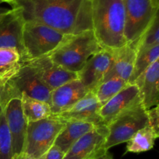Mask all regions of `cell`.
Listing matches in <instances>:
<instances>
[{
    "label": "cell",
    "mask_w": 159,
    "mask_h": 159,
    "mask_svg": "<svg viewBox=\"0 0 159 159\" xmlns=\"http://www.w3.org/2000/svg\"><path fill=\"white\" fill-rule=\"evenodd\" d=\"M25 22L42 23L65 35L92 30L90 0H12Z\"/></svg>",
    "instance_id": "obj_1"
},
{
    "label": "cell",
    "mask_w": 159,
    "mask_h": 159,
    "mask_svg": "<svg viewBox=\"0 0 159 159\" xmlns=\"http://www.w3.org/2000/svg\"><path fill=\"white\" fill-rule=\"evenodd\" d=\"M92 30L102 49L115 51L127 43L123 0H90Z\"/></svg>",
    "instance_id": "obj_2"
},
{
    "label": "cell",
    "mask_w": 159,
    "mask_h": 159,
    "mask_svg": "<svg viewBox=\"0 0 159 159\" xmlns=\"http://www.w3.org/2000/svg\"><path fill=\"white\" fill-rule=\"evenodd\" d=\"M100 49L94 33L90 30L74 35H67L48 57L65 69L77 73Z\"/></svg>",
    "instance_id": "obj_3"
},
{
    "label": "cell",
    "mask_w": 159,
    "mask_h": 159,
    "mask_svg": "<svg viewBox=\"0 0 159 159\" xmlns=\"http://www.w3.org/2000/svg\"><path fill=\"white\" fill-rule=\"evenodd\" d=\"M66 36L42 23L25 22L23 31L24 55L22 63L49 56Z\"/></svg>",
    "instance_id": "obj_4"
},
{
    "label": "cell",
    "mask_w": 159,
    "mask_h": 159,
    "mask_svg": "<svg viewBox=\"0 0 159 159\" xmlns=\"http://www.w3.org/2000/svg\"><path fill=\"white\" fill-rule=\"evenodd\" d=\"M148 110L139 101L126 110L107 125L108 135L104 148L109 151L118 144L127 143L137 131L148 125Z\"/></svg>",
    "instance_id": "obj_5"
},
{
    "label": "cell",
    "mask_w": 159,
    "mask_h": 159,
    "mask_svg": "<svg viewBox=\"0 0 159 159\" xmlns=\"http://www.w3.org/2000/svg\"><path fill=\"white\" fill-rule=\"evenodd\" d=\"M65 126V121L55 116L28 123L23 152L36 159L41 158L54 145Z\"/></svg>",
    "instance_id": "obj_6"
},
{
    "label": "cell",
    "mask_w": 159,
    "mask_h": 159,
    "mask_svg": "<svg viewBox=\"0 0 159 159\" xmlns=\"http://www.w3.org/2000/svg\"><path fill=\"white\" fill-rule=\"evenodd\" d=\"M51 93L35 71L27 64H23L19 72L0 90V96L2 105L12 98H20L22 94L49 104Z\"/></svg>",
    "instance_id": "obj_7"
},
{
    "label": "cell",
    "mask_w": 159,
    "mask_h": 159,
    "mask_svg": "<svg viewBox=\"0 0 159 159\" xmlns=\"http://www.w3.org/2000/svg\"><path fill=\"white\" fill-rule=\"evenodd\" d=\"M125 12V38L134 44L158 15L159 6L152 0H123Z\"/></svg>",
    "instance_id": "obj_8"
},
{
    "label": "cell",
    "mask_w": 159,
    "mask_h": 159,
    "mask_svg": "<svg viewBox=\"0 0 159 159\" xmlns=\"http://www.w3.org/2000/svg\"><path fill=\"white\" fill-rule=\"evenodd\" d=\"M3 113L12 138L13 154L16 156L24 150L28 124L22 110L20 98L14 97L6 101L3 105Z\"/></svg>",
    "instance_id": "obj_9"
},
{
    "label": "cell",
    "mask_w": 159,
    "mask_h": 159,
    "mask_svg": "<svg viewBox=\"0 0 159 159\" xmlns=\"http://www.w3.org/2000/svg\"><path fill=\"white\" fill-rule=\"evenodd\" d=\"M108 129L104 124L95 127L79 138L65 153L63 159H90L104 152Z\"/></svg>",
    "instance_id": "obj_10"
},
{
    "label": "cell",
    "mask_w": 159,
    "mask_h": 159,
    "mask_svg": "<svg viewBox=\"0 0 159 159\" xmlns=\"http://www.w3.org/2000/svg\"><path fill=\"white\" fill-rule=\"evenodd\" d=\"M113 61V51L101 48L77 72L78 79L89 90H94L103 81Z\"/></svg>",
    "instance_id": "obj_11"
},
{
    "label": "cell",
    "mask_w": 159,
    "mask_h": 159,
    "mask_svg": "<svg viewBox=\"0 0 159 159\" xmlns=\"http://www.w3.org/2000/svg\"><path fill=\"white\" fill-rule=\"evenodd\" d=\"M23 64L29 65L51 91L78 79L76 73L63 68L51 61L48 56L29 61Z\"/></svg>",
    "instance_id": "obj_12"
},
{
    "label": "cell",
    "mask_w": 159,
    "mask_h": 159,
    "mask_svg": "<svg viewBox=\"0 0 159 159\" xmlns=\"http://www.w3.org/2000/svg\"><path fill=\"white\" fill-rule=\"evenodd\" d=\"M25 21L17 9H11L0 21V48H12L24 55L23 31Z\"/></svg>",
    "instance_id": "obj_13"
},
{
    "label": "cell",
    "mask_w": 159,
    "mask_h": 159,
    "mask_svg": "<svg viewBox=\"0 0 159 159\" xmlns=\"http://www.w3.org/2000/svg\"><path fill=\"white\" fill-rule=\"evenodd\" d=\"M89 92L78 79L52 90L49 103L52 116H57L69 110Z\"/></svg>",
    "instance_id": "obj_14"
},
{
    "label": "cell",
    "mask_w": 159,
    "mask_h": 159,
    "mask_svg": "<svg viewBox=\"0 0 159 159\" xmlns=\"http://www.w3.org/2000/svg\"><path fill=\"white\" fill-rule=\"evenodd\" d=\"M141 100L138 86L135 84H128L104 105L101 106L99 116L102 124L107 126L118 115Z\"/></svg>",
    "instance_id": "obj_15"
},
{
    "label": "cell",
    "mask_w": 159,
    "mask_h": 159,
    "mask_svg": "<svg viewBox=\"0 0 159 159\" xmlns=\"http://www.w3.org/2000/svg\"><path fill=\"white\" fill-rule=\"evenodd\" d=\"M101 105L96 95L89 91L83 98L78 101L69 110L57 115V117L65 121H85L96 125L103 124L99 116Z\"/></svg>",
    "instance_id": "obj_16"
},
{
    "label": "cell",
    "mask_w": 159,
    "mask_h": 159,
    "mask_svg": "<svg viewBox=\"0 0 159 159\" xmlns=\"http://www.w3.org/2000/svg\"><path fill=\"white\" fill-rule=\"evenodd\" d=\"M133 84L139 89L141 101L146 110L159 104V60L143 72Z\"/></svg>",
    "instance_id": "obj_17"
},
{
    "label": "cell",
    "mask_w": 159,
    "mask_h": 159,
    "mask_svg": "<svg viewBox=\"0 0 159 159\" xmlns=\"http://www.w3.org/2000/svg\"><path fill=\"white\" fill-rule=\"evenodd\" d=\"M137 52L134 43H127L113 51V61L103 80L116 77L128 82L132 75Z\"/></svg>",
    "instance_id": "obj_18"
},
{
    "label": "cell",
    "mask_w": 159,
    "mask_h": 159,
    "mask_svg": "<svg viewBox=\"0 0 159 159\" xmlns=\"http://www.w3.org/2000/svg\"><path fill=\"white\" fill-rule=\"evenodd\" d=\"M100 125V124H99ZM97 125L85 121H66L63 130L56 138L54 145L66 153L67 151L84 134Z\"/></svg>",
    "instance_id": "obj_19"
},
{
    "label": "cell",
    "mask_w": 159,
    "mask_h": 159,
    "mask_svg": "<svg viewBox=\"0 0 159 159\" xmlns=\"http://www.w3.org/2000/svg\"><path fill=\"white\" fill-rule=\"evenodd\" d=\"M23 66L20 54L12 48H0V90L19 72Z\"/></svg>",
    "instance_id": "obj_20"
},
{
    "label": "cell",
    "mask_w": 159,
    "mask_h": 159,
    "mask_svg": "<svg viewBox=\"0 0 159 159\" xmlns=\"http://www.w3.org/2000/svg\"><path fill=\"white\" fill-rule=\"evenodd\" d=\"M159 137L148 125L137 131L127 142L126 153H141L152 150L156 139Z\"/></svg>",
    "instance_id": "obj_21"
},
{
    "label": "cell",
    "mask_w": 159,
    "mask_h": 159,
    "mask_svg": "<svg viewBox=\"0 0 159 159\" xmlns=\"http://www.w3.org/2000/svg\"><path fill=\"white\" fill-rule=\"evenodd\" d=\"M22 110L27 123L35 122L52 116L50 105L25 94L20 96Z\"/></svg>",
    "instance_id": "obj_22"
},
{
    "label": "cell",
    "mask_w": 159,
    "mask_h": 159,
    "mask_svg": "<svg viewBox=\"0 0 159 159\" xmlns=\"http://www.w3.org/2000/svg\"><path fill=\"white\" fill-rule=\"evenodd\" d=\"M128 84V82L120 78H110L102 81L93 92L96 95L100 105L102 106Z\"/></svg>",
    "instance_id": "obj_23"
},
{
    "label": "cell",
    "mask_w": 159,
    "mask_h": 159,
    "mask_svg": "<svg viewBox=\"0 0 159 159\" xmlns=\"http://www.w3.org/2000/svg\"><path fill=\"white\" fill-rule=\"evenodd\" d=\"M157 60H159V45H155L152 48L137 53L134 67L129 84H133L134 81Z\"/></svg>",
    "instance_id": "obj_24"
},
{
    "label": "cell",
    "mask_w": 159,
    "mask_h": 159,
    "mask_svg": "<svg viewBox=\"0 0 159 159\" xmlns=\"http://www.w3.org/2000/svg\"><path fill=\"white\" fill-rule=\"evenodd\" d=\"M155 45H159V19L157 16L144 34L134 43L136 52H140Z\"/></svg>",
    "instance_id": "obj_25"
},
{
    "label": "cell",
    "mask_w": 159,
    "mask_h": 159,
    "mask_svg": "<svg viewBox=\"0 0 159 159\" xmlns=\"http://www.w3.org/2000/svg\"><path fill=\"white\" fill-rule=\"evenodd\" d=\"M13 156L12 138L2 109L0 113V159H12Z\"/></svg>",
    "instance_id": "obj_26"
},
{
    "label": "cell",
    "mask_w": 159,
    "mask_h": 159,
    "mask_svg": "<svg viewBox=\"0 0 159 159\" xmlns=\"http://www.w3.org/2000/svg\"><path fill=\"white\" fill-rule=\"evenodd\" d=\"M148 125L159 134V109L158 106L148 110Z\"/></svg>",
    "instance_id": "obj_27"
},
{
    "label": "cell",
    "mask_w": 159,
    "mask_h": 159,
    "mask_svg": "<svg viewBox=\"0 0 159 159\" xmlns=\"http://www.w3.org/2000/svg\"><path fill=\"white\" fill-rule=\"evenodd\" d=\"M65 155V152L54 144L40 159H63Z\"/></svg>",
    "instance_id": "obj_28"
},
{
    "label": "cell",
    "mask_w": 159,
    "mask_h": 159,
    "mask_svg": "<svg viewBox=\"0 0 159 159\" xmlns=\"http://www.w3.org/2000/svg\"><path fill=\"white\" fill-rule=\"evenodd\" d=\"M90 159H114L113 155L109 152V151H104V152H101L99 155H96L93 158Z\"/></svg>",
    "instance_id": "obj_29"
},
{
    "label": "cell",
    "mask_w": 159,
    "mask_h": 159,
    "mask_svg": "<svg viewBox=\"0 0 159 159\" xmlns=\"http://www.w3.org/2000/svg\"><path fill=\"white\" fill-rule=\"evenodd\" d=\"M12 159H36V158L30 156V155H28L27 154L24 153V152H22V153H20V155L14 156L13 158H12Z\"/></svg>",
    "instance_id": "obj_30"
},
{
    "label": "cell",
    "mask_w": 159,
    "mask_h": 159,
    "mask_svg": "<svg viewBox=\"0 0 159 159\" xmlns=\"http://www.w3.org/2000/svg\"><path fill=\"white\" fill-rule=\"evenodd\" d=\"M2 109H3V105H2V102L1 96H0V113H1V112L2 111Z\"/></svg>",
    "instance_id": "obj_31"
},
{
    "label": "cell",
    "mask_w": 159,
    "mask_h": 159,
    "mask_svg": "<svg viewBox=\"0 0 159 159\" xmlns=\"http://www.w3.org/2000/svg\"><path fill=\"white\" fill-rule=\"evenodd\" d=\"M152 1L153 2L155 3V4L156 5V6H159V0H152Z\"/></svg>",
    "instance_id": "obj_32"
},
{
    "label": "cell",
    "mask_w": 159,
    "mask_h": 159,
    "mask_svg": "<svg viewBox=\"0 0 159 159\" xmlns=\"http://www.w3.org/2000/svg\"><path fill=\"white\" fill-rule=\"evenodd\" d=\"M2 1L4 2H9L12 1V0H2Z\"/></svg>",
    "instance_id": "obj_33"
},
{
    "label": "cell",
    "mask_w": 159,
    "mask_h": 159,
    "mask_svg": "<svg viewBox=\"0 0 159 159\" xmlns=\"http://www.w3.org/2000/svg\"><path fill=\"white\" fill-rule=\"evenodd\" d=\"M2 2H3L2 0H0V4H1V3H2Z\"/></svg>",
    "instance_id": "obj_34"
}]
</instances>
